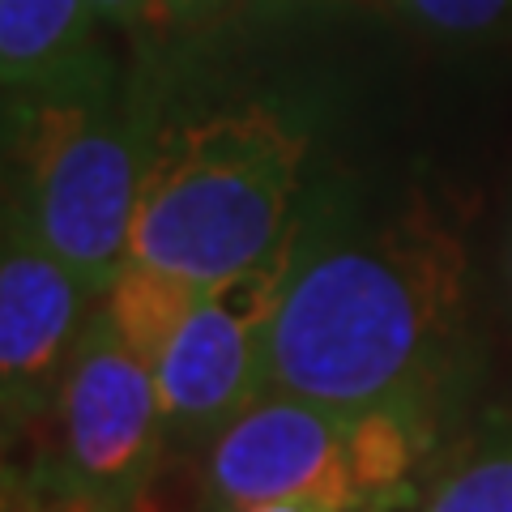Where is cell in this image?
<instances>
[{
  "label": "cell",
  "mask_w": 512,
  "mask_h": 512,
  "mask_svg": "<svg viewBox=\"0 0 512 512\" xmlns=\"http://www.w3.org/2000/svg\"><path fill=\"white\" fill-rule=\"evenodd\" d=\"M466 338V248L431 210L367 218L325 201L299 214L269 333V389L338 410L393 406L440 419Z\"/></svg>",
  "instance_id": "6da1fadb"
},
{
  "label": "cell",
  "mask_w": 512,
  "mask_h": 512,
  "mask_svg": "<svg viewBox=\"0 0 512 512\" xmlns=\"http://www.w3.org/2000/svg\"><path fill=\"white\" fill-rule=\"evenodd\" d=\"M308 133L278 99H222L163 120L141 180L128 261L197 286L278 256L299 227Z\"/></svg>",
  "instance_id": "7a4b0ae2"
},
{
  "label": "cell",
  "mask_w": 512,
  "mask_h": 512,
  "mask_svg": "<svg viewBox=\"0 0 512 512\" xmlns=\"http://www.w3.org/2000/svg\"><path fill=\"white\" fill-rule=\"evenodd\" d=\"M158 82L154 64L124 73L103 52L47 86L5 94L9 180L94 299L128 261L141 180L163 128Z\"/></svg>",
  "instance_id": "3957f363"
},
{
  "label": "cell",
  "mask_w": 512,
  "mask_h": 512,
  "mask_svg": "<svg viewBox=\"0 0 512 512\" xmlns=\"http://www.w3.org/2000/svg\"><path fill=\"white\" fill-rule=\"evenodd\" d=\"M419 410H338L265 389L210 440L205 500L235 512L274 500H320L342 512H393L431 448Z\"/></svg>",
  "instance_id": "277c9868"
},
{
  "label": "cell",
  "mask_w": 512,
  "mask_h": 512,
  "mask_svg": "<svg viewBox=\"0 0 512 512\" xmlns=\"http://www.w3.org/2000/svg\"><path fill=\"white\" fill-rule=\"evenodd\" d=\"M52 487L64 512H141L163 457L167 423L154 367L141 363L99 303L52 410Z\"/></svg>",
  "instance_id": "5b68a950"
},
{
  "label": "cell",
  "mask_w": 512,
  "mask_h": 512,
  "mask_svg": "<svg viewBox=\"0 0 512 512\" xmlns=\"http://www.w3.org/2000/svg\"><path fill=\"white\" fill-rule=\"evenodd\" d=\"M291 252L295 235L265 265L205 286L154 367L167 436L218 440L269 389V333L291 274Z\"/></svg>",
  "instance_id": "8992f818"
},
{
  "label": "cell",
  "mask_w": 512,
  "mask_h": 512,
  "mask_svg": "<svg viewBox=\"0 0 512 512\" xmlns=\"http://www.w3.org/2000/svg\"><path fill=\"white\" fill-rule=\"evenodd\" d=\"M94 303L9 180L0 218V410L9 444L30 423L52 419Z\"/></svg>",
  "instance_id": "52a82bcc"
},
{
  "label": "cell",
  "mask_w": 512,
  "mask_h": 512,
  "mask_svg": "<svg viewBox=\"0 0 512 512\" xmlns=\"http://www.w3.org/2000/svg\"><path fill=\"white\" fill-rule=\"evenodd\" d=\"M90 0H0V82L22 94L107 52Z\"/></svg>",
  "instance_id": "ba28073f"
},
{
  "label": "cell",
  "mask_w": 512,
  "mask_h": 512,
  "mask_svg": "<svg viewBox=\"0 0 512 512\" xmlns=\"http://www.w3.org/2000/svg\"><path fill=\"white\" fill-rule=\"evenodd\" d=\"M201 295H205V286L188 282V278H175L167 269H154L141 261H124L116 282H111L107 295L99 299V312L111 325V333H116L141 363L158 367L163 350L171 346L175 333L184 329V320L201 303Z\"/></svg>",
  "instance_id": "9c48e42d"
},
{
  "label": "cell",
  "mask_w": 512,
  "mask_h": 512,
  "mask_svg": "<svg viewBox=\"0 0 512 512\" xmlns=\"http://www.w3.org/2000/svg\"><path fill=\"white\" fill-rule=\"evenodd\" d=\"M410 512H512V419L457 448Z\"/></svg>",
  "instance_id": "30bf717a"
},
{
  "label": "cell",
  "mask_w": 512,
  "mask_h": 512,
  "mask_svg": "<svg viewBox=\"0 0 512 512\" xmlns=\"http://www.w3.org/2000/svg\"><path fill=\"white\" fill-rule=\"evenodd\" d=\"M397 22L448 47H491L512 39V0H389Z\"/></svg>",
  "instance_id": "8fae6325"
},
{
  "label": "cell",
  "mask_w": 512,
  "mask_h": 512,
  "mask_svg": "<svg viewBox=\"0 0 512 512\" xmlns=\"http://www.w3.org/2000/svg\"><path fill=\"white\" fill-rule=\"evenodd\" d=\"M235 9H239V0H158V26L154 30L188 35V30H201V26L231 18Z\"/></svg>",
  "instance_id": "7c38bea8"
},
{
  "label": "cell",
  "mask_w": 512,
  "mask_h": 512,
  "mask_svg": "<svg viewBox=\"0 0 512 512\" xmlns=\"http://www.w3.org/2000/svg\"><path fill=\"white\" fill-rule=\"evenodd\" d=\"M99 22L111 30H128V35H146L158 26V0H90Z\"/></svg>",
  "instance_id": "4fadbf2b"
},
{
  "label": "cell",
  "mask_w": 512,
  "mask_h": 512,
  "mask_svg": "<svg viewBox=\"0 0 512 512\" xmlns=\"http://www.w3.org/2000/svg\"><path fill=\"white\" fill-rule=\"evenodd\" d=\"M500 299H504V312L512 320V214H508V227L500 239Z\"/></svg>",
  "instance_id": "5bb4252c"
},
{
  "label": "cell",
  "mask_w": 512,
  "mask_h": 512,
  "mask_svg": "<svg viewBox=\"0 0 512 512\" xmlns=\"http://www.w3.org/2000/svg\"><path fill=\"white\" fill-rule=\"evenodd\" d=\"M235 512H342L320 500H274V504H256V508H235Z\"/></svg>",
  "instance_id": "9a60e30c"
}]
</instances>
